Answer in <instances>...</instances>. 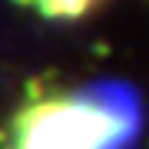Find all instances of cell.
Listing matches in <instances>:
<instances>
[{
  "mask_svg": "<svg viewBox=\"0 0 149 149\" xmlns=\"http://www.w3.org/2000/svg\"><path fill=\"white\" fill-rule=\"evenodd\" d=\"M143 109L129 83L103 80L76 96L33 106L20 123V149H129Z\"/></svg>",
  "mask_w": 149,
  "mask_h": 149,
  "instance_id": "cell-1",
  "label": "cell"
},
{
  "mask_svg": "<svg viewBox=\"0 0 149 149\" xmlns=\"http://www.w3.org/2000/svg\"><path fill=\"white\" fill-rule=\"evenodd\" d=\"M20 3L37 7L40 13L47 17H60V20H73V17H83L96 0H20Z\"/></svg>",
  "mask_w": 149,
  "mask_h": 149,
  "instance_id": "cell-2",
  "label": "cell"
}]
</instances>
